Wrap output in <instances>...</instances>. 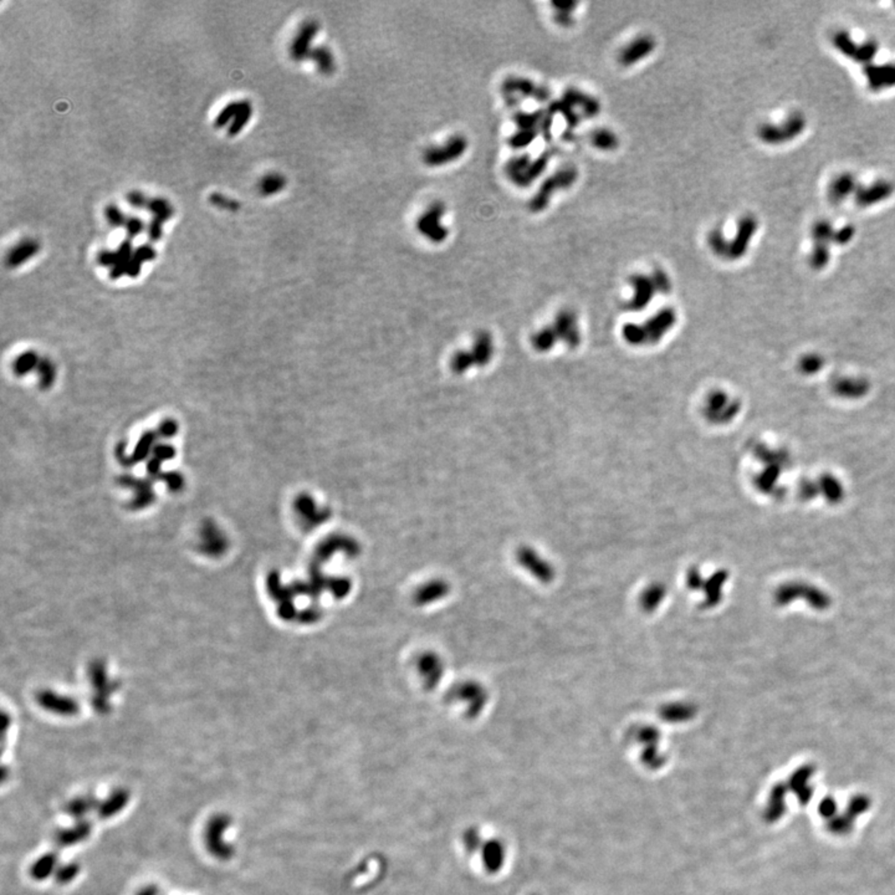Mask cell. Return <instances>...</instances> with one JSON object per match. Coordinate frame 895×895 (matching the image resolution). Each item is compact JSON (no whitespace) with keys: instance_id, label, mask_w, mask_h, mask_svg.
<instances>
[{"instance_id":"d590c367","label":"cell","mask_w":895,"mask_h":895,"mask_svg":"<svg viewBox=\"0 0 895 895\" xmlns=\"http://www.w3.org/2000/svg\"><path fill=\"white\" fill-rule=\"evenodd\" d=\"M126 199H127L128 204H129V206H132L134 208H139V209H142V208H146V209H147L148 202H150V198H147V197H146L142 192H139V190H131V192L127 193V195H126Z\"/></svg>"},{"instance_id":"7402d4cb","label":"cell","mask_w":895,"mask_h":895,"mask_svg":"<svg viewBox=\"0 0 895 895\" xmlns=\"http://www.w3.org/2000/svg\"><path fill=\"white\" fill-rule=\"evenodd\" d=\"M551 156H552L551 152H546V153H542L539 158L530 162L526 173H525V185L526 187L533 183L535 179L539 178L540 176L544 173L547 164H549Z\"/></svg>"},{"instance_id":"ba28073f","label":"cell","mask_w":895,"mask_h":895,"mask_svg":"<svg viewBox=\"0 0 895 895\" xmlns=\"http://www.w3.org/2000/svg\"><path fill=\"white\" fill-rule=\"evenodd\" d=\"M656 48V41L648 35H643L629 43L619 54V62L623 66H632L647 56L651 55Z\"/></svg>"},{"instance_id":"e575fe53","label":"cell","mask_w":895,"mask_h":895,"mask_svg":"<svg viewBox=\"0 0 895 895\" xmlns=\"http://www.w3.org/2000/svg\"><path fill=\"white\" fill-rule=\"evenodd\" d=\"M164 223L166 222L162 220L160 218H153L150 220V224H148V228H147V234H148V238H150V241L156 243V241L161 240L162 235H163V224Z\"/></svg>"},{"instance_id":"7c38bea8","label":"cell","mask_w":895,"mask_h":895,"mask_svg":"<svg viewBox=\"0 0 895 895\" xmlns=\"http://www.w3.org/2000/svg\"><path fill=\"white\" fill-rule=\"evenodd\" d=\"M309 59L316 65L317 71L323 76H331L336 71L334 54L326 46H315L310 52Z\"/></svg>"},{"instance_id":"2e32d148","label":"cell","mask_w":895,"mask_h":895,"mask_svg":"<svg viewBox=\"0 0 895 895\" xmlns=\"http://www.w3.org/2000/svg\"><path fill=\"white\" fill-rule=\"evenodd\" d=\"M253 116V105L249 100H241V108L228 126V136L235 137L244 129L245 126L251 121Z\"/></svg>"},{"instance_id":"74e56055","label":"cell","mask_w":895,"mask_h":895,"mask_svg":"<svg viewBox=\"0 0 895 895\" xmlns=\"http://www.w3.org/2000/svg\"><path fill=\"white\" fill-rule=\"evenodd\" d=\"M92 801H94L92 798H90V800H87V798H81V800L73 801V803H71V806L69 808V812H70V813H73V815H80V817H83L81 815H85L86 812L91 810Z\"/></svg>"},{"instance_id":"b9f144b4","label":"cell","mask_w":895,"mask_h":895,"mask_svg":"<svg viewBox=\"0 0 895 895\" xmlns=\"http://www.w3.org/2000/svg\"><path fill=\"white\" fill-rule=\"evenodd\" d=\"M156 888H152V887H150V888H147V889L143 890V892L141 893V895H156Z\"/></svg>"},{"instance_id":"ab89813d","label":"cell","mask_w":895,"mask_h":895,"mask_svg":"<svg viewBox=\"0 0 895 895\" xmlns=\"http://www.w3.org/2000/svg\"><path fill=\"white\" fill-rule=\"evenodd\" d=\"M709 243L712 245V249L719 253V254H723V253L728 251L723 234L720 233V232H712L710 234V237H709Z\"/></svg>"},{"instance_id":"e0dca14e","label":"cell","mask_w":895,"mask_h":895,"mask_svg":"<svg viewBox=\"0 0 895 895\" xmlns=\"http://www.w3.org/2000/svg\"><path fill=\"white\" fill-rule=\"evenodd\" d=\"M40 358L34 351H27L22 353L20 356H17V360L13 363V371L17 374V377H22L29 372H31L34 369H36L39 366Z\"/></svg>"},{"instance_id":"9a60e30c","label":"cell","mask_w":895,"mask_h":895,"mask_svg":"<svg viewBox=\"0 0 895 895\" xmlns=\"http://www.w3.org/2000/svg\"><path fill=\"white\" fill-rule=\"evenodd\" d=\"M296 510L300 512L301 516L309 521H321L326 516V512L317 507L311 496L302 495L296 500Z\"/></svg>"},{"instance_id":"f35d334b","label":"cell","mask_w":895,"mask_h":895,"mask_svg":"<svg viewBox=\"0 0 895 895\" xmlns=\"http://www.w3.org/2000/svg\"><path fill=\"white\" fill-rule=\"evenodd\" d=\"M97 262L102 267H115L117 264L116 251H101L97 255Z\"/></svg>"},{"instance_id":"277c9868","label":"cell","mask_w":895,"mask_h":895,"mask_svg":"<svg viewBox=\"0 0 895 895\" xmlns=\"http://www.w3.org/2000/svg\"><path fill=\"white\" fill-rule=\"evenodd\" d=\"M501 91L504 100L509 106H516L520 102V97H531L540 102H545L550 99V91L533 83L531 80L523 78H507L501 85Z\"/></svg>"},{"instance_id":"3957f363","label":"cell","mask_w":895,"mask_h":895,"mask_svg":"<svg viewBox=\"0 0 895 895\" xmlns=\"http://www.w3.org/2000/svg\"><path fill=\"white\" fill-rule=\"evenodd\" d=\"M467 150V139L462 134H454L444 145L433 146L424 150L423 163L428 167H442L462 158Z\"/></svg>"},{"instance_id":"4fadbf2b","label":"cell","mask_w":895,"mask_h":895,"mask_svg":"<svg viewBox=\"0 0 895 895\" xmlns=\"http://www.w3.org/2000/svg\"><path fill=\"white\" fill-rule=\"evenodd\" d=\"M530 162H531L530 157L523 155V156L514 157L506 163V176L509 177L512 183L516 184L517 187H526L525 185V173H526Z\"/></svg>"},{"instance_id":"1f68e13d","label":"cell","mask_w":895,"mask_h":895,"mask_svg":"<svg viewBox=\"0 0 895 895\" xmlns=\"http://www.w3.org/2000/svg\"><path fill=\"white\" fill-rule=\"evenodd\" d=\"M125 228H126V233H127V239L132 240L137 235L145 232L146 224L141 218L134 217H134L127 218Z\"/></svg>"},{"instance_id":"ac0fdd59","label":"cell","mask_w":895,"mask_h":895,"mask_svg":"<svg viewBox=\"0 0 895 895\" xmlns=\"http://www.w3.org/2000/svg\"><path fill=\"white\" fill-rule=\"evenodd\" d=\"M591 142L600 150H613L618 147V137L607 128H598L591 134Z\"/></svg>"},{"instance_id":"836d02e7","label":"cell","mask_w":895,"mask_h":895,"mask_svg":"<svg viewBox=\"0 0 895 895\" xmlns=\"http://www.w3.org/2000/svg\"><path fill=\"white\" fill-rule=\"evenodd\" d=\"M160 480L164 481L167 484L169 489L173 491H178L182 489L184 485V479L182 474L176 473V472H169V473H162Z\"/></svg>"},{"instance_id":"d6a6232c","label":"cell","mask_w":895,"mask_h":895,"mask_svg":"<svg viewBox=\"0 0 895 895\" xmlns=\"http://www.w3.org/2000/svg\"><path fill=\"white\" fill-rule=\"evenodd\" d=\"M178 433V424L173 419H166L160 424L157 434L162 439H169Z\"/></svg>"},{"instance_id":"9c48e42d","label":"cell","mask_w":895,"mask_h":895,"mask_svg":"<svg viewBox=\"0 0 895 895\" xmlns=\"http://www.w3.org/2000/svg\"><path fill=\"white\" fill-rule=\"evenodd\" d=\"M39 251V243L35 239H31V238H27V239L19 241L17 245H14L11 248L10 251L8 253V256H6V264L11 269L20 267V265L29 262L31 258L36 255Z\"/></svg>"},{"instance_id":"603a6c76","label":"cell","mask_w":895,"mask_h":895,"mask_svg":"<svg viewBox=\"0 0 895 895\" xmlns=\"http://www.w3.org/2000/svg\"><path fill=\"white\" fill-rule=\"evenodd\" d=\"M90 831H91V827H90L89 824L83 823L81 826H78L75 829H67V831L62 832L60 836H57V843L65 845L78 843V842H81V840L87 837Z\"/></svg>"},{"instance_id":"d6986e66","label":"cell","mask_w":895,"mask_h":895,"mask_svg":"<svg viewBox=\"0 0 895 895\" xmlns=\"http://www.w3.org/2000/svg\"><path fill=\"white\" fill-rule=\"evenodd\" d=\"M545 111L531 112H517L514 120L516 123L519 129H525V131H540V126L542 123V120L545 117Z\"/></svg>"},{"instance_id":"8d00e7d4","label":"cell","mask_w":895,"mask_h":895,"mask_svg":"<svg viewBox=\"0 0 895 895\" xmlns=\"http://www.w3.org/2000/svg\"><path fill=\"white\" fill-rule=\"evenodd\" d=\"M134 255L139 259V262H150L156 258V251L150 246V245H141L139 248L134 249Z\"/></svg>"},{"instance_id":"f1b7e54d","label":"cell","mask_w":895,"mask_h":895,"mask_svg":"<svg viewBox=\"0 0 895 895\" xmlns=\"http://www.w3.org/2000/svg\"><path fill=\"white\" fill-rule=\"evenodd\" d=\"M105 218L107 223L111 227H115V228L125 227L126 222H127V217L125 216V213L116 204H107L106 206Z\"/></svg>"},{"instance_id":"484cf974","label":"cell","mask_w":895,"mask_h":895,"mask_svg":"<svg viewBox=\"0 0 895 895\" xmlns=\"http://www.w3.org/2000/svg\"><path fill=\"white\" fill-rule=\"evenodd\" d=\"M752 229H754V222L751 220L750 218H746L745 220L741 222L738 239L735 240L734 244L731 245V249H730L734 255H738L741 251H744L742 248H744L746 241L750 238Z\"/></svg>"},{"instance_id":"4dcf8cb0","label":"cell","mask_w":895,"mask_h":895,"mask_svg":"<svg viewBox=\"0 0 895 895\" xmlns=\"http://www.w3.org/2000/svg\"><path fill=\"white\" fill-rule=\"evenodd\" d=\"M150 456L156 458L157 460L161 463L168 462V460H172L176 456V449L173 445L167 443H157Z\"/></svg>"},{"instance_id":"8992f818","label":"cell","mask_w":895,"mask_h":895,"mask_svg":"<svg viewBox=\"0 0 895 895\" xmlns=\"http://www.w3.org/2000/svg\"><path fill=\"white\" fill-rule=\"evenodd\" d=\"M158 438H160L158 434H157V432H153V430L142 434V437L139 438L137 444L134 446L132 454H129V456L126 454V446L125 445H118L116 451L118 460L125 467H132L137 463L143 462L145 459L152 456V451L156 446Z\"/></svg>"},{"instance_id":"cb8c5ba5","label":"cell","mask_w":895,"mask_h":895,"mask_svg":"<svg viewBox=\"0 0 895 895\" xmlns=\"http://www.w3.org/2000/svg\"><path fill=\"white\" fill-rule=\"evenodd\" d=\"M128 796L125 791H117L116 794L112 795L111 798L106 801L101 806V816L102 817H111V815L116 812L121 811L125 805L127 803Z\"/></svg>"},{"instance_id":"7a4b0ae2","label":"cell","mask_w":895,"mask_h":895,"mask_svg":"<svg viewBox=\"0 0 895 895\" xmlns=\"http://www.w3.org/2000/svg\"><path fill=\"white\" fill-rule=\"evenodd\" d=\"M579 177V171L575 167H565L560 169L558 172L555 173L554 176H551L546 179L542 185L540 187V190L533 197V199L528 204L530 211L534 213H540V211H545L546 206L550 204L551 197L560 190H568L571 185L575 184Z\"/></svg>"},{"instance_id":"6da1fadb","label":"cell","mask_w":895,"mask_h":895,"mask_svg":"<svg viewBox=\"0 0 895 895\" xmlns=\"http://www.w3.org/2000/svg\"><path fill=\"white\" fill-rule=\"evenodd\" d=\"M494 355V341L489 332L480 331L474 339L470 350L459 351L453 356L451 362V371L456 374H463L473 367H484Z\"/></svg>"},{"instance_id":"60d3db41","label":"cell","mask_w":895,"mask_h":895,"mask_svg":"<svg viewBox=\"0 0 895 895\" xmlns=\"http://www.w3.org/2000/svg\"><path fill=\"white\" fill-rule=\"evenodd\" d=\"M78 867L76 864H66L65 867L59 871L57 879L62 883H67V882H70V880H73L75 878V875L78 874Z\"/></svg>"},{"instance_id":"ffe728a7","label":"cell","mask_w":895,"mask_h":895,"mask_svg":"<svg viewBox=\"0 0 895 895\" xmlns=\"http://www.w3.org/2000/svg\"><path fill=\"white\" fill-rule=\"evenodd\" d=\"M39 386L41 390H49L55 383L56 367L49 358H40L39 366L36 368Z\"/></svg>"},{"instance_id":"30bf717a","label":"cell","mask_w":895,"mask_h":895,"mask_svg":"<svg viewBox=\"0 0 895 895\" xmlns=\"http://www.w3.org/2000/svg\"><path fill=\"white\" fill-rule=\"evenodd\" d=\"M563 101H566L568 105L575 107H579L581 111L584 116L595 117L600 113V102L593 99L592 96L587 95L581 92L579 90L570 89L565 92L563 95Z\"/></svg>"},{"instance_id":"8fae6325","label":"cell","mask_w":895,"mask_h":895,"mask_svg":"<svg viewBox=\"0 0 895 895\" xmlns=\"http://www.w3.org/2000/svg\"><path fill=\"white\" fill-rule=\"evenodd\" d=\"M121 484L128 486L131 489L134 490V502L137 505L142 504H148L153 500L155 494L152 489V481L150 479H137L131 475H123L120 479Z\"/></svg>"},{"instance_id":"d4e9b609","label":"cell","mask_w":895,"mask_h":895,"mask_svg":"<svg viewBox=\"0 0 895 895\" xmlns=\"http://www.w3.org/2000/svg\"><path fill=\"white\" fill-rule=\"evenodd\" d=\"M240 108H241V101H233V102H229L228 105L224 106L222 111L219 112L216 117L214 127L223 128L229 126L238 115Z\"/></svg>"},{"instance_id":"83f0119b","label":"cell","mask_w":895,"mask_h":895,"mask_svg":"<svg viewBox=\"0 0 895 895\" xmlns=\"http://www.w3.org/2000/svg\"><path fill=\"white\" fill-rule=\"evenodd\" d=\"M537 134H539L537 131L519 129L516 134H512V137L509 139V145L512 146V148H516V150L525 148V147H528V145H531L534 142Z\"/></svg>"},{"instance_id":"5b68a950","label":"cell","mask_w":895,"mask_h":895,"mask_svg":"<svg viewBox=\"0 0 895 895\" xmlns=\"http://www.w3.org/2000/svg\"><path fill=\"white\" fill-rule=\"evenodd\" d=\"M444 214V204L442 202H435L418 218L417 230L430 243L442 244L449 237V230L442 224Z\"/></svg>"},{"instance_id":"4316f807","label":"cell","mask_w":895,"mask_h":895,"mask_svg":"<svg viewBox=\"0 0 895 895\" xmlns=\"http://www.w3.org/2000/svg\"><path fill=\"white\" fill-rule=\"evenodd\" d=\"M56 857L54 856V854H49V856L41 858V859H39L38 862L35 863V866H34L33 869H31V874H33L34 878H46V877L49 875V873H51V872L54 871Z\"/></svg>"},{"instance_id":"44dd1931","label":"cell","mask_w":895,"mask_h":895,"mask_svg":"<svg viewBox=\"0 0 895 895\" xmlns=\"http://www.w3.org/2000/svg\"><path fill=\"white\" fill-rule=\"evenodd\" d=\"M147 211L153 214V218H160L164 222H168L174 214V209H173L171 202H168L163 197L150 198V202H148V206H147Z\"/></svg>"},{"instance_id":"f546056e","label":"cell","mask_w":895,"mask_h":895,"mask_svg":"<svg viewBox=\"0 0 895 895\" xmlns=\"http://www.w3.org/2000/svg\"><path fill=\"white\" fill-rule=\"evenodd\" d=\"M209 202L214 206L224 209V211H239L240 203L233 198H229L227 195L222 193H213L209 197Z\"/></svg>"},{"instance_id":"52a82bcc","label":"cell","mask_w":895,"mask_h":895,"mask_svg":"<svg viewBox=\"0 0 895 895\" xmlns=\"http://www.w3.org/2000/svg\"><path fill=\"white\" fill-rule=\"evenodd\" d=\"M318 29L320 27L315 20H307L301 25L290 46V55L294 62H301L309 59Z\"/></svg>"},{"instance_id":"5bb4252c","label":"cell","mask_w":895,"mask_h":895,"mask_svg":"<svg viewBox=\"0 0 895 895\" xmlns=\"http://www.w3.org/2000/svg\"><path fill=\"white\" fill-rule=\"evenodd\" d=\"M288 181L281 173H267L259 182V192L264 197H272L284 190Z\"/></svg>"}]
</instances>
